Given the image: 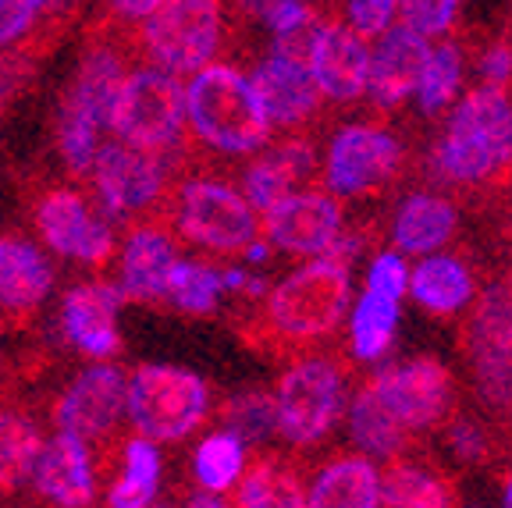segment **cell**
I'll list each match as a JSON object with an SVG mask.
<instances>
[{
  "mask_svg": "<svg viewBox=\"0 0 512 508\" xmlns=\"http://www.w3.org/2000/svg\"><path fill=\"white\" fill-rule=\"evenodd\" d=\"M185 125L196 143L224 157H249L274 139L260 96L235 64H203L185 86Z\"/></svg>",
  "mask_w": 512,
  "mask_h": 508,
  "instance_id": "cell-1",
  "label": "cell"
},
{
  "mask_svg": "<svg viewBox=\"0 0 512 508\" xmlns=\"http://www.w3.org/2000/svg\"><path fill=\"white\" fill-rule=\"evenodd\" d=\"M512 167V100L505 89L477 86L452 104L434 171L452 185H484Z\"/></svg>",
  "mask_w": 512,
  "mask_h": 508,
  "instance_id": "cell-2",
  "label": "cell"
},
{
  "mask_svg": "<svg viewBox=\"0 0 512 508\" xmlns=\"http://www.w3.org/2000/svg\"><path fill=\"white\" fill-rule=\"evenodd\" d=\"M352 306V263L338 256H310L267 288L264 327L271 338L292 345L331 338Z\"/></svg>",
  "mask_w": 512,
  "mask_h": 508,
  "instance_id": "cell-3",
  "label": "cell"
},
{
  "mask_svg": "<svg viewBox=\"0 0 512 508\" xmlns=\"http://www.w3.org/2000/svg\"><path fill=\"white\" fill-rule=\"evenodd\" d=\"M168 221L178 239L207 249L214 256H242L260 239V214L232 182L214 175L171 178Z\"/></svg>",
  "mask_w": 512,
  "mask_h": 508,
  "instance_id": "cell-4",
  "label": "cell"
},
{
  "mask_svg": "<svg viewBox=\"0 0 512 508\" xmlns=\"http://www.w3.org/2000/svg\"><path fill=\"white\" fill-rule=\"evenodd\" d=\"M136 57L171 75L210 64L224 40V0H160L143 22L128 25Z\"/></svg>",
  "mask_w": 512,
  "mask_h": 508,
  "instance_id": "cell-5",
  "label": "cell"
},
{
  "mask_svg": "<svg viewBox=\"0 0 512 508\" xmlns=\"http://www.w3.org/2000/svg\"><path fill=\"white\" fill-rule=\"evenodd\" d=\"M125 416L139 437L153 445H175L210 416V388L185 366L143 363L125 388Z\"/></svg>",
  "mask_w": 512,
  "mask_h": 508,
  "instance_id": "cell-6",
  "label": "cell"
},
{
  "mask_svg": "<svg viewBox=\"0 0 512 508\" xmlns=\"http://www.w3.org/2000/svg\"><path fill=\"white\" fill-rule=\"evenodd\" d=\"M274 395V427L292 448H313L328 441L342 423L349 388L345 370L331 356H303L278 377Z\"/></svg>",
  "mask_w": 512,
  "mask_h": 508,
  "instance_id": "cell-7",
  "label": "cell"
},
{
  "mask_svg": "<svg viewBox=\"0 0 512 508\" xmlns=\"http://www.w3.org/2000/svg\"><path fill=\"white\" fill-rule=\"evenodd\" d=\"M114 139L157 153H182L185 146V86L164 68H128L114 100Z\"/></svg>",
  "mask_w": 512,
  "mask_h": 508,
  "instance_id": "cell-8",
  "label": "cell"
},
{
  "mask_svg": "<svg viewBox=\"0 0 512 508\" xmlns=\"http://www.w3.org/2000/svg\"><path fill=\"white\" fill-rule=\"evenodd\" d=\"M178 157L182 153H157L111 139L100 143L86 178L111 217H146L150 210L164 207Z\"/></svg>",
  "mask_w": 512,
  "mask_h": 508,
  "instance_id": "cell-9",
  "label": "cell"
},
{
  "mask_svg": "<svg viewBox=\"0 0 512 508\" xmlns=\"http://www.w3.org/2000/svg\"><path fill=\"white\" fill-rule=\"evenodd\" d=\"M473 391L491 413H512V288L495 285L473 299L466 324Z\"/></svg>",
  "mask_w": 512,
  "mask_h": 508,
  "instance_id": "cell-10",
  "label": "cell"
},
{
  "mask_svg": "<svg viewBox=\"0 0 512 508\" xmlns=\"http://www.w3.org/2000/svg\"><path fill=\"white\" fill-rule=\"evenodd\" d=\"M402 167V143L388 128L352 121L331 135L324 153V189L338 199H363L392 182Z\"/></svg>",
  "mask_w": 512,
  "mask_h": 508,
  "instance_id": "cell-11",
  "label": "cell"
},
{
  "mask_svg": "<svg viewBox=\"0 0 512 508\" xmlns=\"http://www.w3.org/2000/svg\"><path fill=\"white\" fill-rule=\"evenodd\" d=\"M370 391L377 402L409 430L424 434L434 430L452 409V374L434 356H406L381 363L370 374Z\"/></svg>",
  "mask_w": 512,
  "mask_h": 508,
  "instance_id": "cell-12",
  "label": "cell"
},
{
  "mask_svg": "<svg viewBox=\"0 0 512 508\" xmlns=\"http://www.w3.org/2000/svg\"><path fill=\"white\" fill-rule=\"evenodd\" d=\"M132 57H136V50L128 40V25L111 22L107 15L96 18V25L86 36V47L79 54L75 79L68 93L61 96V104L79 111L82 118H89L107 132L118 89L125 82L128 68H132Z\"/></svg>",
  "mask_w": 512,
  "mask_h": 508,
  "instance_id": "cell-13",
  "label": "cell"
},
{
  "mask_svg": "<svg viewBox=\"0 0 512 508\" xmlns=\"http://www.w3.org/2000/svg\"><path fill=\"white\" fill-rule=\"evenodd\" d=\"M345 231L342 199L328 189H296L264 210L260 235L288 256H324Z\"/></svg>",
  "mask_w": 512,
  "mask_h": 508,
  "instance_id": "cell-14",
  "label": "cell"
},
{
  "mask_svg": "<svg viewBox=\"0 0 512 508\" xmlns=\"http://www.w3.org/2000/svg\"><path fill=\"white\" fill-rule=\"evenodd\" d=\"M36 231L50 253L89 263V267H104L118 249L111 224L96 210H89V199L79 189H68V185L47 189L36 199Z\"/></svg>",
  "mask_w": 512,
  "mask_h": 508,
  "instance_id": "cell-15",
  "label": "cell"
},
{
  "mask_svg": "<svg viewBox=\"0 0 512 508\" xmlns=\"http://www.w3.org/2000/svg\"><path fill=\"white\" fill-rule=\"evenodd\" d=\"M125 374L111 363H93L82 370L54 405V427L75 434L86 445L107 441L125 416Z\"/></svg>",
  "mask_w": 512,
  "mask_h": 508,
  "instance_id": "cell-16",
  "label": "cell"
},
{
  "mask_svg": "<svg viewBox=\"0 0 512 508\" xmlns=\"http://www.w3.org/2000/svg\"><path fill=\"white\" fill-rule=\"evenodd\" d=\"M320 96L331 104H356L367 96L370 82V40L352 32L345 22L324 15L313 36L310 57H306Z\"/></svg>",
  "mask_w": 512,
  "mask_h": 508,
  "instance_id": "cell-17",
  "label": "cell"
},
{
  "mask_svg": "<svg viewBox=\"0 0 512 508\" xmlns=\"http://www.w3.org/2000/svg\"><path fill=\"white\" fill-rule=\"evenodd\" d=\"M313 171H317V146L310 135H281L253 153L242 171V196L256 214H264L281 196L306 189Z\"/></svg>",
  "mask_w": 512,
  "mask_h": 508,
  "instance_id": "cell-18",
  "label": "cell"
},
{
  "mask_svg": "<svg viewBox=\"0 0 512 508\" xmlns=\"http://www.w3.org/2000/svg\"><path fill=\"white\" fill-rule=\"evenodd\" d=\"M178 260H182L178 235L168 228V221H150V217L136 221L121 249V295L132 302H160Z\"/></svg>",
  "mask_w": 512,
  "mask_h": 508,
  "instance_id": "cell-19",
  "label": "cell"
},
{
  "mask_svg": "<svg viewBox=\"0 0 512 508\" xmlns=\"http://www.w3.org/2000/svg\"><path fill=\"white\" fill-rule=\"evenodd\" d=\"M427 54H431V40L420 36L416 29H409V25L395 22L388 32H381L374 47H370L367 96L374 100V107L395 111L406 100H413Z\"/></svg>",
  "mask_w": 512,
  "mask_h": 508,
  "instance_id": "cell-20",
  "label": "cell"
},
{
  "mask_svg": "<svg viewBox=\"0 0 512 508\" xmlns=\"http://www.w3.org/2000/svg\"><path fill=\"white\" fill-rule=\"evenodd\" d=\"M121 302L125 295L111 281H82L68 288L61 299V327L68 345L89 359H111L114 352H121V334L114 327Z\"/></svg>",
  "mask_w": 512,
  "mask_h": 508,
  "instance_id": "cell-21",
  "label": "cell"
},
{
  "mask_svg": "<svg viewBox=\"0 0 512 508\" xmlns=\"http://www.w3.org/2000/svg\"><path fill=\"white\" fill-rule=\"evenodd\" d=\"M249 82H253L271 125L281 128V132H292V128L306 125L320 111V104H324V96H320L310 68L299 61H288L281 54L260 57Z\"/></svg>",
  "mask_w": 512,
  "mask_h": 508,
  "instance_id": "cell-22",
  "label": "cell"
},
{
  "mask_svg": "<svg viewBox=\"0 0 512 508\" xmlns=\"http://www.w3.org/2000/svg\"><path fill=\"white\" fill-rule=\"evenodd\" d=\"M36 491L54 508H89L96 501V473L89 445L75 434L57 430L54 441H43V452L32 469Z\"/></svg>",
  "mask_w": 512,
  "mask_h": 508,
  "instance_id": "cell-23",
  "label": "cell"
},
{
  "mask_svg": "<svg viewBox=\"0 0 512 508\" xmlns=\"http://www.w3.org/2000/svg\"><path fill=\"white\" fill-rule=\"evenodd\" d=\"M54 288V267L47 253L18 235H0V317L25 320L40 310Z\"/></svg>",
  "mask_w": 512,
  "mask_h": 508,
  "instance_id": "cell-24",
  "label": "cell"
},
{
  "mask_svg": "<svg viewBox=\"0 0 512 508\" xmlns=\"http://www.w3.org/2000/svg\"><path fill=\"white\" fill-rule=\"evenodd\" d=\"M459 228V210L448 196L434 189H416L395 207L392 217V249L402 256L438 253L452 242Z\"/></svg>",
  "mask_w": 512,
  "mask_h": 508,
  "instance_id": "cell-25",
  "label": "cell"
},
{
  "mask_svg": "<svg viewBox=\"0 0 512 508\" xmlns=\"http://www.w3.org/2000/svg\"><path fill=\"white\" fill-rule=\"evenodd\" d=\"M406 295L434 317H456V313L470 310L477 299V278L463 256L438 249V253L420 256L416 267H409Z\"/></svg>",
  "mask_w": 512,
  "mask_h": 508,
  "instance_id": "cell-26",
  "label": "cell"
},
{
  "mask_svg": "<svg viewBox=\"0 0 512 508\" xmlns=\"http://www.w3.org/2000/svg\"><path fill=\"white\" fill-rule=\"evenodd\" d=\"M306 508H381V469L352 452L335 455L306 484Z\"/></svg>",
  "mask_w": 512,
  "mask_h": 508,
  "instance_id": "cell-27",
  "label": "cell"
},
{
  "mask_svg": "<svg viewBox=\"0 0 512 508\" xmlns=\"http://www.w3.org/2000/svg\"><path fill=\"white\" fill-rule=\"evenodd\" d=\"M345 427H349V437L356 452L367 455V459L377 462H395L409 452V430L395 420L377 395L370 391V384H360V388L352 391L349 402H345Z\"/></svg>",
  "mask_w": 512,
  "mask_h": 508,
  "instance_id": "cell-28",
  "label": "cell"
},
{
  "mask_svg": "<svg viewBox=\"0 0 512 508\" xmlns=\"http://www.w3.org/2000/svg\"><path fill=\"white\" fill-rule=\"evenodd\" d=\"M235 508H306V480L285 455H260L242 469Z\"/></svg>",
  "mask_w": 512,
  "mask_h": 508,
  "instance_id": "cell-29",
  "label": "cell"
},
{
  "mask_svg": "<svg viewBox=\"0 0 512 508\" xmlns=\"http://www.w3.org/2000/svg\"><path fill=\"white\" fill-rule=\"evenodd\" d=\"M349 352L356 363H377L388 356L399 331V299L374 288H363L349 306Z\"/></svg>",
  "mask_w": 512,
  "mask_h": 508,
  "instance_id": "cell-30",
  "label": "cell"
},
{
  "mask_svg": "<svg viewBox=\"0 0 512 508\" xmlns=\"http://www.w3.org/2000/svg\"><path fill=\"white\" fill-rule=\"evenodd\" d=\"M452 501L456 494L441 469L406 459L381 469V508H452Z\"/></svg>",
  "mask_w": 512,
  "mask_h": 508,
  "instance_id": "cell-31",
  "label": "cell"
},
{
  "mask_svg": "<svg viewBox=\"0 0 512 508\" xmlns=\"http://www.w3.org/2000/svg\"><path fill=\"white\" fill-rule=\"evenodd\" d=\"M43 452L40 427L18 409H0V494H18Z\"/></svg>",
  "mask_w": 512,
  "mask_h": 508,
  "instance_id": "cell-32",
  "label": "cell"
},
{
  "mask_svg": "<svg viewBox=\"0 0 512 508\" xmlns=\"http://www.w3.org/2000/svg\"><path fill=\"white\" fill-rule=\"evenodd\" d=\"M463 75H466V61L463 50L456 43H434L431 54L424 61V72L416 82V107L427 114V118H438L448 107L459 100V89H463Z\"/></svg>",
  "mask_w": 512,
  "mask_h": 508,
  "instance_id": "cell-33",
  "label": "cell"
},
{
  "mask_svg": "<svg viewBox=\"0 0 512 508\" xmlns=\"http://www.w3.org/2000/svg\"><path fill=\"white\" fill-rule=\"evenodd\" d=\"M160 487V452L146 437L125 441V473L107 491V508H150Z\"/></svg>",
  "mask_w": 512,
  "mask_h": 508,
  "instance_id": "cell-34",
  "label": "cell"
},
{
  "mask_svg": "<svg viewBox=\"0 0 512 508\" xmlns=\"http://www.w3.org/2000/svg\"><path fill=\"white\" fill-rule=\"evenodd\" d=\"M246 452L232 430H214L196 445V455H192V473H196V484L207 494H224L239 484L242 469H246Z\"/></svg>",
  "mask_w": 512,
  "mask_h": 508,
  "instance_id": "cell-35",
  "label": "cell"
},
{
  "mask_svg": "<svg viewBox=\"0 0 512 508\" xmlns=\"http://www.w3.org/2000/svg\"><path fill=\"white\" fill-rule=\"evenodd\" d=\"M224 295V281H221V270L207 267L200 260H178L175 270H171L168 278V292L164 299L175 306V310L189 313V317H207V313L217 310V302Z\"/></svg>",
  "mask_w": 512,
  "mask_h": 508,
  "instance_id": "cell-36",
  "label": "cell"
},
{
  "mask_svg": "<svg viewBox=\"0 0 512 508\" xmlns=\"http://www.w3.org/2000/svg\"><path fill=\"white\" fill-rule=\"evenodd\" d=\"M224 430H232L242 445H267L271 437H278L274 427V395L267 388H246L232 395L221 409Z\"/></svg>",
  "mask_w": 512,
  "mask_h": 508,
  "instance_id": "cell-37",
  "label": "cell"
},
{
  "mask_svg": "<svg viewBox=\"0 0 512 508\" xmlns=\"http://www.w3.org/2000/svg\"><path fill=\"white\" fill-rule=\"evenodd\" d=\"M104 143V128L93 125L89 118H82L72 107H57V125H54V146L61 164L72 171L75 178H86L89 167H93V157Z\"/></svg>",
  "mask_w": 512,
  "mask_h": 508,
  "instance_id": "cell-38",
  "label": "cell"
},
{
  "mask_svg": "<svg viewBox=\"0 0 512 508\" xmlns=\"http://www.w3.org/2000/svg\"><path fill=\"white\" fill-rule=\"evenodd\" d=\"M459 0H399V22L420 36H445L456 22Z\"/></svg>",
  "mask_w": 512,
  "mask_h": 508,
  "instance_id": "cell-39",
  "label": "cell"
},
{
  "mask_svg": "<svg viewBox=\"0 0 512 508\" xmlns=\"http://www.w3.org/2000/svg\"><path fill=\"white\" fill-rule=\"evenodd\" d=\"M445 445H448V452H452V459H459L463 466H477V462L488 459L491 437H488V427L477 423L473 416H456V420H448V427H445Z\"/></svg>",
  "mask_w": 512,
  "mask_h": 508,
  "instance_id": "cell-40",
  "label": "cell"
},
{
  "mask_svg": "<svg viewBox=\"0 0 512 508\" xmlns=\"http://www.w3.org/2000/svg\"><path fill=\"white\" fill-rule=\"evenodd\" d=\"M399 22V0H345V25L363 40H377Z\"/></svg>",
  "mask_w": 512,
  "mask_h": 508,
  "instance_id": "cell-41",
  "label": "cell"
},
{
  "mask_svg": "<svg viewBox=\"0 0 512 508\" xmlns=\"http://www.w3.org/2000/svg\"><path fill=\"white\" fill-rule=\"evenodd\" d=\"M363 288H374V292L392 295V299H406V288H409V263L402 253L395 249H384V253H374L367 263V281Z\"/></svg>",
  "mask_w": 512,
  "mask_h": 508,
  "instance_id": "cell-42",
  "label": "cell"
},
{
  "mask_svg": "<svg viewBox=\"0 0 512 508\" xmlns=\"http://www.w3.org/2000/svg\"><path fill=\"white\" fill-rule=\"evenodd\" d=\"M43 0H0V47H15L36 29Z\"/></svg>",
  "mask_w": 512,
  "mask_h": 508,
  "instance_id": "cell-43",
  "label": "cell"
},
{
  "mask_svg": "<svg viewBox=\"0 0 512 508\" xmlns=\"http://www.w3.org/2000/svg\"><path fill=\"white\" fill-rule=\"evenodd\" d=\"M509 82H512V47L498 43V47L484 50V57H480V86L505 89Z\"/></svg>",
  "mask_w": 512,
  "mask_h": 508,
  "instance_id": "cell-44",
  "label": "cell"
},
{
  "mask_svg": "<svg viewBox=\"0 0 512 508\" xmlns=\"http://www.w3.org/2000/svg\"><path fill=\"white\" fill-rule=\"evenodd\" d=\"M221 281H224V292H239V295H246V299H264L267 288H271L264 278L246 274V270H239V267H224Z\"/></svg>",
  "mask_w": 512,
  "mask_h": 508,
  "instance_id": "cell-45",
  "label": "cell"
},
{
  "mask_svg": "<svg viewBox=\"0 0 512 508\" xmlns=\"http://www.w3.org/2000/svg\"><path fill=\"white\" fill-rule=\"evenodd\" d=\"M160 0H107V11L104 15L118 25H136L157 8Z\"/></svg>",
  "mask_w": 512,
  "mask_h": 508,
  "instance_id": "cell-46",
  "label": "cell"
},
{
  "mask_svg": "<svg viewBox=\"0 0 512 508\" xmlns=\"http://www.w3.org/2000/svg\"><path fill=\"white\" fill-rule=\"evenodd\" d=\"M285 0H232V8L239 11L242 18H249V22H260L264 25V18L271 15L274 8H281Z\"/></svg>",
  "mask_w": 512,
  "mask_h": 508,
  "instance_id": "cell-47",
  "label": "cell"
},
{
  "mask_svg": "<svg viewBox=\"0 0 512 508\" xmlns=\"http://www.w3.org/2000/svg\"><path fill=\"white\" fill-rule=\"evenodd\" d=\"M185 508H232L228 501L221 498V494H207V491H200V494H192L189 498V505Z\"/></svg>",
  "mask_w": 512,
  "mask_h": 508,
  "instance_id": "cell-48",
  "label": "cell"
},
{
  "mask_svg": "<svg viewBox=\"0 0 512 508\" xmlns=\"http://www.w3.org/2000/svg\"><path fill=\"white\" fill-rule=\"evenodd\" d=\"M502 508H512V469H509V477H505V491H502Z\"/></svg>",
  "mask_w": 512,
  "mask_h": 508,
  "instance_id": "cell-49",
  "label": "cell"
},
{
  "mask_svg": "<svg viewBox=\"0 0 512 508\" xmlns=\"http://www.w3.org/2000/svg\"><path fill=\"white\" fill-rule=\"evenodd\" d=\"M150 508H178V505H171V501H157V505H150Z\"/></svg>",
  "mask_w": 512,
  "mask_h": 508,
  "instance_id": "cell-50",
  "label": "cell"
},
{
  "mask_svg": "<svg viewBox=\"0 0 512 508\" xmlns=\"http://www.w3.org/2000/svg\"><path fill=\"white\" fill-rule=\"evenodd\" d=\"M509 288H512V270H509Z\"/></svg>",
  "mask_w": 512,
  "mask_h": 508,
  "instance_id": "cell-51",
  "label": "cell"
},
{
  "mask_svg": "<svg viewBox=\"0 0 512 508\" xmlns=\"http://www.w3.org/2000/svg\"><path fill=\"white\" fill-rule=\"evenodd\" d=\"M0 114H4V111H0Z\"/></svg>",
  "mask_w": 512,
  "mask_h": 508,
  "instance_id": "cell-52",
  "label": "cell"
}]
</instances>
